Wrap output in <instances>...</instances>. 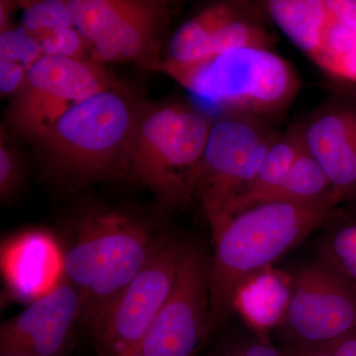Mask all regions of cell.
<instances>
[{"label":"cell","mask_w":356,"mask_h":356,"mask_svg":"<svg viewBox=\"0 0 356 356\" xmlns=\"http://www.w3.org/2000/svg\"><path fill=\"white\" fill-rule=\"evenodd\" d=\"M39 42L44 56L95 60L92 46L76 27L55 30Z\"/></svg>","instance_id":"23"},{"label":"cell","mask_w":356,"mask_h":356,"mask_svg":"<svg viewBox=\"0 0 356 356\" xmlns=\"http://www.w3.org/2000/svg\"><path fill=\"white\" fill-rule=\"evenodd\" d=\"M210 261L185 245L177 282L133 356H195L212 327Z\"/></svg>","instance_id":"10"},{"label":"cell","mask_w":356,"mask_h":356,"mask_svg":"<svg viewBox=\"0 0 356 356\" xmlns=\"http://www.w3.org/2000/svg\"><path fill=\"white\" fill-rule=\"evenodd\" d=\"M298 356H332L330 353H327V351L324 350H312L307 351V353H302V355H299Z\"/></svg>","instance_id":"31"},{"label":"cell","mask_w":356,"mask_h":356,"mask_svg":"<svg viewBox=\"0 0 356 356\" xmlns=\"http://www.w3.org/2000/svg\"><path fill=\"white\" fill-rule=\"evenodd\" d=\"M29 70L16 63L0 60V92L2 96L16 95L27 79Z\"/></svg>","instance_id":"25"},{"label":"cell","mask_w":356,"mask_h":356,"mask_svg":"<svg viewBox=\"0 0 356 356\" xmlns=\"http://www.w3.org/2000/svg\"><path fill=\"white\" fill-rule=\"evenodd\" d=\"M332 189L329 178L306 147L282 181L257 204L315 202L331 195Z\"/></svg>","instance_id":"18"},{"label":"cell","mask_w":356,"mask_h":356,"mask_svg":"<svg viewBox=\"0 0 356 356\" xmlns=\"http://www.w3.org/2000/svg\"><path fill=\"white\" fill-rule=\"evenodd\" d=\"M273 37L262 26L238 15L211 39L205 57L226 53V51L243 50V49H264L270 50Z\"/></svg>","instance_id":"20"},{"label":"cell","mask_w":356,"mask_h":356,"mask_svg":"<svg viewBox=\"0 0 356 356\" xmlns=\"http://www.w3.org/2000/svg\"><path fill=\"white\" fill-rule=\"evenodd\" d=\"M2 268L14 294L32 302L62 278V252L51 236L29 232L6 245Z\"/></svg>","instance_id":"14"},{"label":"cell","mask_w":356,"mask_h":356,"mask_svg":"<svg viewBox=\"0 0 356 356\" xmlns=\"http://www.w3.org/2000/svg\"><path fill=\"white\" fill-rule=\"evenodd\" d=\"M81 323L79 292L64 277L0 327V355L67 356Z\"/></svg>","instance_id":"12"},{"label":"cell","mask_w":356,"mask_h":356,"mask_svg":"<svg viewBox=\"0 0 356 356\" xmlns=\"http://www.w3.org/2000/svg\"><path fill=\"white\" fill-rule=\"evenodd\" d=\"M336 205L332 193L315 202L257 204L232 217L214 238L210 261L212 327L229 317L255 274L305 240Z\"/></svg>","instance_id":"1"},{"label":"cell","mask_w":356,"mask_h":356,"mask_svg":"<svg viewBox=\"0 0 356 356\" xmlns=\"http://www.w3.org/2000/svg\"><path fill=\"white\" fill-rule=\"evenodd\" d=\"M278 136L250 117L229 116L211 126L202 158L191 179L213 238L224 225L229 206L247 191Z\"/></svg>","instance_id":"6"},{"label":"cell","mask_w":356,"mask_h":356,"mask_svg":"<svg viewBox=\"0 0 356 356\" xmlns=\"http://www.w3.org/2000/svg\"><path fill=\"white\" fill-rule=\"evenodd\" d=\"M334 18L356 33V1L353 0H325Z\"/></svg>","instance_id":"26"},{"label":"cell","mask_w":356,"mask_h":356,"mask_svg":"<svg viewBox=\"0 0 356 356\" xmlns=\"http://www.w3.org/2000/svg\"><path fill=\"white\" fill-rule=\"evenodd\" d=\"M16 4L10 1L1 0L0 2V33L6 31V30L13 28L11 20H13V13L15 10Z\"/></svg>","instance_id":"30"},{"label":"cell","mask_w":356,"mask_h":356,"mask_svg":"<svg viewBox=\"0 0 356 356\" xmlns=\"http://www.w3.org/2000/svg\"><path fill=\"white\" fill-rule=\"evenodd\" d=\"M231 356H280L273 346L266 343H257L241 348Z\"/></svg>","instance_id":"29"},{"label":"cell","mask_w":356,"mask_h":356,"mask_svg":"<svg viewBox=\"0 0 356 356\" xmlns=\"http://www.w3.org/2000/svg\"><path fill=\"white\" fill-rule=\"evenodd\" d=\"M161 238L121 212L95 211L79 218L62 250V271L79 292L81 324L89 334L142 270Z\"/></svg>","instance_id":"3"},{"label":"cell","mask_w":356,"mask_h":356,"mask_svg":"<svg viewBox=\"0 0 356 356\" xmlns=\"http://www.w3.org/2000/svg\"><path fill=\"white\" fill-rule=\"evenodd\" d=\"M322 264L356 290V220L341 222L325 236Z\"/></svg>","instance_id":"19"},{"label":"cell","mask_w":356,"mask_h":356,"mask_svg":"<svg viewBox=\"0 0 356 356\" xmlns=\"http://www.w3.org/2000/svg\"><path fill=\"white\" fill-rule=\"evenodd\" d=\"M284 324L297 339L325 346L356 334V290L322 262L300 269Z\"/></svg>","instance_id":"11"},{"label":"cell","mask_w":356,"mask_h":356,"mask_svg":"<svg viewBox=\"0 0 356 356\" xmlns=\"http://www.w3.org/2000/svg\"><path fill=\"white\" fill-rule=\"evenodd\" d=\"M266 7L285 36L315 62L331 18L325 0H273Z\"/></svg>","instance_id":"15"},{"label":"cell","mask_w":356,"mask_h":356,"mask_svg":"<svg viewBox=\"0 0 356 356\" xmlns=\"http://www.w3.org/2000/svg\"><path fill=\"white\" fill-rule=\"evenodd\" d=\"M43 57L38 39L24 28H10L0 33V60H10L30 70Z\"/></svg>","instance_id":"22"},{"label":"cell","mask_w":356,"mask_h":356,"mask_svg":"<svg viewBox=\"0 0 356 356\" xmlns=\"http://www.w3.org/2000/svg\"><path fill=\"white\" fill-rule=\"evenodd\" d=\"M212 124L181 103L143 105L122 178L144 185L163 205L185 202Z\"/></svg>","instance_id":"5"},{"label":"cell","mask_w":356,"mask_h":356,"mask_svg":"<svg viewBox=\"0 0 356 356\" xmlns=\"http://www.w3.org/2000/svg\"><path fill=\"white\" fill-rule=\"evenodd\" d=\"M142 108L118 84L74 105L33 143L44 175L69 187L122 178Z\"/></svg>","instance_id":"2"},{"label":"cell","mask_w":356,"mask_h":356,"mask_svg":"<svg viewBox=\"0 0 356 356\" xmlns=\"http://www.w3.org/2000/svg\"><path fill=\"white\" fill-rule=\"evenodd\" d=\"M22 165L20 156L13 144L6 139V132L1 129L0 140V197L6 202L19 191L22 181Z\"/></svg>","instance_id":"24"},{"label":"cell","mask_w":356,"mask_h":356,"mask_svg":"<svg viewBox=\"0 0 356 356\" xmlns=\"http://www.w3.org/2000/svg\"><path fill=\"white\" fill-rule=\"evenodd\" d=\"M77 31L92 46L98 63L137 60L152 67L165 2L149 0H67Z\"/></svg>","instance_id":"9"},{"label":"cell","mask_w":356,"mask_h":356,"mask_svg":"<svg viewBox=\"0 0 356 356\" xmlns=\"http://www.w3.org/2000/svg\"><path fill=\"white\" fill-rule=\"evenodd\" d=\"M305 149L302 129L291 131L278 137L267 152L266 159L254 181L229 206L222 229L232 217L257 205L266 194L273 191L282 181L283 178L286 177L296 159Z\"/></svg>","instance_id":"16"},{"label":"cell","mask_w":356,"mask_h":356,"mask_svg":"<svg viewBox=\"0 0 356 356\" xmlns=\"http://www.w3.org/2000/svg\"><path fill=\"white\" fill-rule=\"evenodd\" d=\"M327 72L337 79L356 83V48L334 63Z\"/></svg>","instance_id":"27"},{"label":"cell","mask_w":356,"mask_h":356,"mask_svg":"<svg viewBox=\"0 0 356 356\" xmlns=\"http://www.w3.org/2000/svg\"><path fill=\"white\" fill-rule=\"evenodd\" d=\"M151 69L172 77L201 99L238 114L281 111L299 89L289 63L264 49L229 51L188 63L166 58Z\"/></svg>","instance_id":"4"},{"label":"cell","mask_w":356,"mask_h":356,"mask_svg":"<svg viewBox=\"0 0 356 356\" xmlns=\"http://www.w3.org/2000/svg\"><path fill=\"white\" fill-rule=\"evenodd\" d=\"M186 243L163 236L149 261L98 321V356H133L177 282Z\"/></svg>","instance_id":"8"},{"label":"cell","mask_w":356,"mask_h":356,"mask_svg":"<svg viewBox=\"0 0 356 356\" xmlns=\"http://www.w3.org/2000/svg\"><path fill=\"white\" fill-rule=\"evenodd\" d=\"M117 86L102 63L44 56L7 110L16 135L35 143L74 105Z\"/></svg>","instance_id":"7"},{"label":"cell","mask_w":356,"mask_h":356,"mask_svg":"<svg viewBox=\"0 0 356 356\" xmlns=\"http://www.w3.org/2000/svg\"><path fill=\"white\" fill-rule=\"evenodd\" d=\"M238 15L240 13L235 4L217 3L206 7L172 35L168 43V60L188 63L202 58L211 39Z\"/></svg>","instance_id":"17"},{"label":"cell","mask_w":356,"mask_h":356,"mask_svg":"<svg viewBox=\"0 0 356 356\" xmlns=\"http://www.w3.org/2000/svg\"><path fill=\"white\" fill-rule=\"evenodd\" d=\"M19 4L23 9V28L38 41L55 30L76 27L67 0H36Z\"/></svg>","instance_id":"21"},{"label":"cell","mask_w":356,"mask_h":356,"mask_svg":"<svg viewBox=\"0 0 356 356\" xmlns=\"http://www.w3.org/2000/svg\"><path fill=\"white\" fill-rule=\"evenodd\" d=\"M332 356H356V334L322 346Z\"/></svg>","instance_id":"28"},{"label":"cell","mask_w":356,"mask_h":356,"mask_svg":"<svg viewBox=\"0 0 356 356\" xmlns=\"http://www.w3.org/2000/svg\"><path fill=\"white\" fill-rule=\"evenodd\" d=\"M302 132L307 149L331 182L337 203L356 199V105L327 107Z\"/></svg>","instance_id":"13"},{"label":"cell","mask_w":356,"mask_h":356,"mask_svg":"<svg viewBox=\"0 0 356 356\" xmlns=\"http://www.w3.org/2000/svg\"><path fill=\"white\" fill-rule=\"evenodd\" d=\"M0 356H17V355H0Z\"/></svg>","instance_id":"32"}]
</instances>
